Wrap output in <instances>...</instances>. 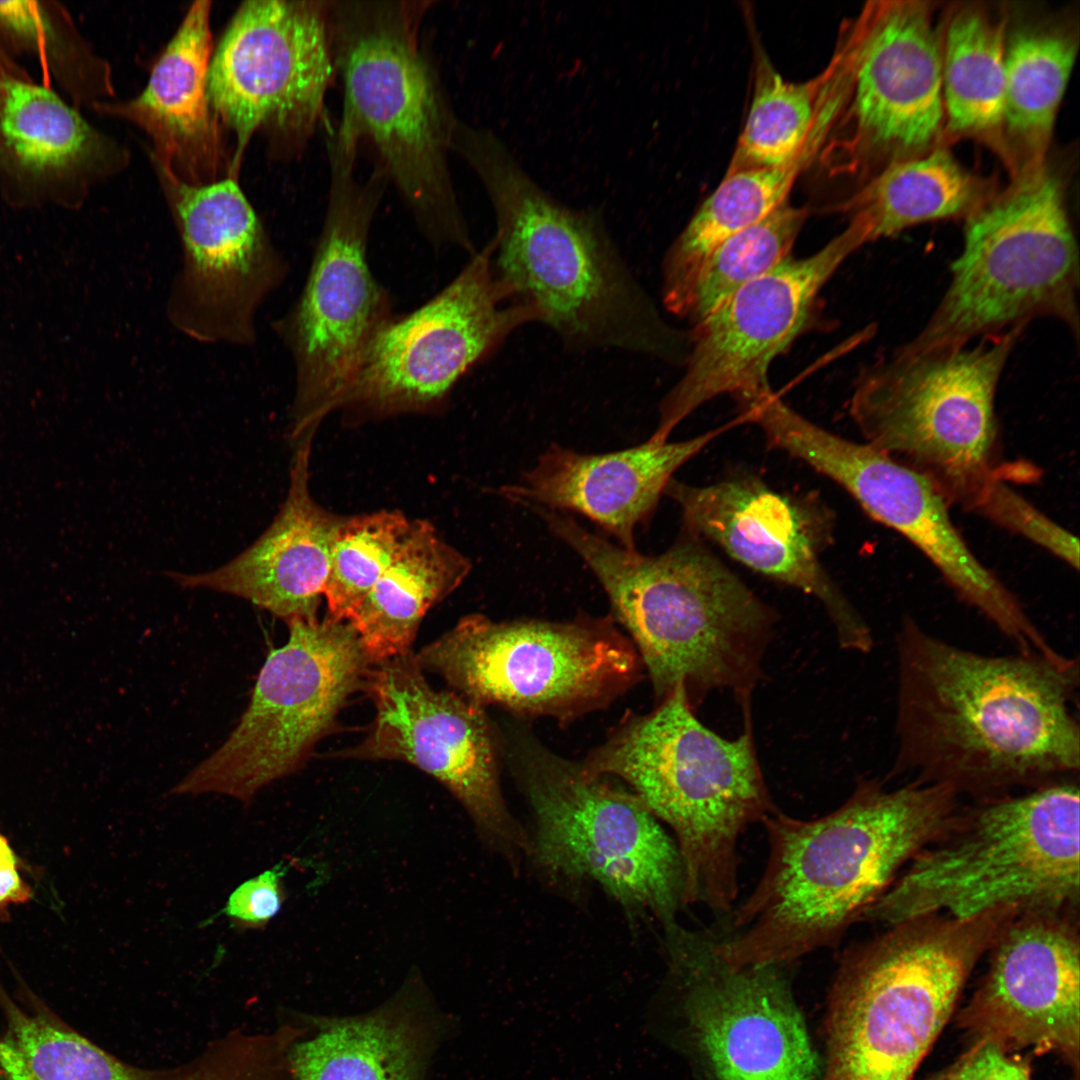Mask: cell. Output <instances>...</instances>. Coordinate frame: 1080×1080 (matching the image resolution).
I'll return each instance as SVG.
<instances>
[{
    "instance_id": "1",
    "label": "cell",
    "mask_w": 1080,
    "mask_h": 1080,
    "mask_svg": "<svg viewBox=\"0 0 1080 1080\" xmlns=\"http://www.w3.org/2000/svg\"><path fill=\"white\" fill-rule=\"evenodd\" d=\"M896 754L889 778L974 801L1078 776V658L962 648L904 616L895 637Z\"/></svg>"
},
{
    "instance_id": "2",
    "label": "cell",
    "mask_w": 1080,
    "mask_h": 1080,
    "mask_svg": "<svg viewBox=\"0 0 1080 1080\" xmlns=\"http://www.w3.org/2000/svg\"><path fill=\"white\" fill-rule=\"evenodd\" d=\"M948 787L860 780L839 808L816 820L779 810L764 824V873L733 911L732 934L712 937L728 965L783 966L835 946L959 809Z\"/></svg>"
},
{
    "instance_id": "3",
    "label": "cell",
    "mask_w": 1080,
    "mask_h": 1080,
    "mask_svg": "<svg viewBox=\"0 0 1080 1080\" xmlns=\"http://www.w3.org/2000/svg\"><path fill=\"white\" fill-rule=\"evenodd\" d=\"M451 152L481 180L496 220V278L571 351L616 350L683 366L689 332L671 325L598 209L545 192L490 130L458 120Z\"/></svg>"
},
{
    "instance_id": "4",
    "label": "cell",
    "mask_w": 1080,
    "mask_h": 1080,
    "mask_svg": "<svg viewBox=\"0 0 1080 1080\" xmlns=\"http://www.w3.org/2000/svg\"><path fill=\"white\" fill-rule=\"evenodd\" d=\"M536 514L601 584L657 703L678 686L694 709L715 689L750 701L776 614L699 538L686 534L647 556L589 532L567 513L539 508Z\"/></svg>"
},
{
    "instance_id": "5",
    "label": "cell",
    "mask_w": 1080,
    "mask_h": 1080,
    "mask_svg": "<svg viewBox=\"0 0 1080 1080\" xmlns=\"http://www.w3.org/2000/svg\"><path fill=\"white\" fill-rule=\"evenodd\" d=\"M733 740L703 725L683 686L647 714L628 712L580 762L592 777L615 776L674 832L684 871L683 904L732 910L737 845L750 825L778 809L757 759L750 703Z\"/></svg>"
},
{
    "instance_id": "6",
    "label": "cell",
    "mask_w": 1080,
    "mask_h": 1080,
    "mask_svg": "<svg viewBox=\"0 0 1080 1080\" xmlns=\"http://www.w3.org/2000/svg\"><path fill=\"white\" fill-rule=\"evenodd\" d=\"M405 1H329L337 127L367 144L425 240L436 250L477 251L449 166L457 118L420 46Z\"/></svg>"
},
{
    "instance_id": "7",
    "label": "cell",
    "mask_w": 1080,
    "mask_h": 1080,
    "mask_svg": "<svg viewBox=\"0 0 1080 1080\" xmlns=\"http://www.w3.org/2000/svg\"><path fill=\"white\" fill-rule=\"evenodd\" d=\"M1009 920L911 918L848 949L832 984L822 1080H911Z\"/></svg>"
},
{
    "instance_id": "8",
    "label": "cell",
    "mask_w": 1080,
    "mask_h": 1080,
    "mask_svg": "<svg viewBox=\"0 0 1080 1080\" xmlns=\"http://www.w3.org/2000/svg\"><path fill=\"white\" fill-rule=\"evenodd\" d=\"M1079 793L1074 776L958 809L860 920L888 927L1007 905L1079 908Z\"/></svg>"
},
{
    "instance_id": "9",
    "label": "cell",
    "mask_w": 1080,
    "mask_h": 1080,
    "mask_svg": "<svg viewBox=\"0 0 1080 1080\" xmlns=\"http://www.w3.org/2000/svg\"><path fill=\"white\" fill-rule=\"evenodd\" d=\"M1024 329L964 345L898 346L865 367L849 413L865 443L925 476L948 504L971 509L998 479L996 393Z\"/></svg>"
},
{
    "instance_id": "10",
    "label": "cell",
    "mask_w": 1080,
    "mask_h": 1080,
    "mask_svg": "<svg viewBox=\"0 0 1080 1080\" xmlns=\"http://www.w3.org/2000/svg\"><path fill=\"white\" fill-rule=\"evenodd\" d=\"M1079 248L1063 184L1046 163L1018 174L965 219L949 283L911 347L964 345L1060 321L1078 341Z\"/></svg>"
},
{
    "instance_id": "11",
    "label": "cell",
    "mask_w": 1080,
    "mask_h": 1080,
    "mask_svg": "<svg viewBox=\"0 0 1080 1080\" xmlns=\"http://www.w3.org/2000/svg\"><path fill=\"white\" fill-rule=\"evenodd\" d=\"M329 188L303 288L273 323L294 370L290 439L313 436L338 411L373 339L394 315L389 291L368 257L371 227L388 181L374 168L357 175L356 144L326 133Z\"/></svg>"
},
{
    "instance_id": "12",
    "label": "cell",
    "mask_w": 1080,
    "mask_h": 1080,
    "mask_svg": "<svg viewBox=\"0 0 1080 1080\" xmlns=\"http://www.w3.org/2000/svg\"><path fill=\"white\" fill-rule=\"evenodd\" d=\"M415 656L424 671L479 706L559 724L607 708L644 675L611 614L565 621L470 614Z\"/></svg>"
},
{
    "instance_id": "13",
    "label": "cell",
    "mask_w": 1080,
    "mask_h": 1080,
    "mask_svg": "<svg viewBox=\"0 0 1080 1080\" xmlns=\"http://www.w3.org/2000/svg\"><path fill=\"white\" fill-rule=\"evenodd\" d=\"M502 752L536 823V860L553 874L598 882L630 909L648 910L664 928L682 903L681 856L634 793L587 775L580 762L512 723Z\"/></svg>"
},
{
    "instance_id": "14",
    "label": "cell",
    "mask_w": 1080,
    "mask_h": 1080,
    "mask_svg": "<svg viewBox=\"0 0 1080 1080\" xmlns=\"http://www.w3.org/2000/svg\"><path fill=\"white\" fill-rule=\"evenodd\" d=\"M287 642L271 650L250 702L226 741L171 793H219L248 804L271 782L297 771L334 726L374 664L348 621L294 617Z\"/></svg>"
},
{
    "instance_id": "15",
    "label": "cell",
    "mask_w": 1080,
    "mask_h": 1080,
    "mask_svg": "<svg viewBox=\"0 0 1080 1080\" xmlns=\"http://www.w3.org/2000/svg\"><path fill=\"white\" fill-rule=\"evenodd\" d=\"M492 254L490 239L441 291L385 323L339 410L368 419L441 409L469 371L537 323L535 311L496 278Z\"/></svg>"
},
{
    "instance_id": "16",
    "label": "cell",
    "mask_w": 1080,
    "mask_h": 1080,
    "mask_svg": "<svg viewBox=\"0 0 1080 1080\" xmlns=\"http://www.w3.org/2000/svg\"><path fill=\"white\" fill-rule=\"evenodd\" d=\"M334 74L329 1L243 2L212 54L208 77L212 109L233 138L229 177L238 180L255 133L266 137L272 155L301 152Z\"/></svg>"
},
{
    "instance_id": "17",
    "label": "cell",
    "mask_w": 1080,
    "mask_h": 1080,
    "mask_svg": "<svg viewBox=\"0 0 1080 1080\" xmlns=\"http://www.w3.org/2000/svg\"><path fill=\"white\" fill-rule=\"evenodd\" d=\"M151 162L181 245L166 303L169 322L200 343L254 344L256 314L285 281L288 261L238 180L192 185Z\"/></svg>"
},
{
    "instance_id": "18",
    "label": "cell",
    "mask_w": 1080,
    "mask_h": 1080,
    "mask_svg": "<svg viewBox=\"0 0 1080 1080\" xmlns=\"http://www.w3.org/2000/svg\"><path fill=\"white\" fill-rule=\"evenodd\" d=\"M363 688L374 720L339 757L412 764L446 787L490 843L504 852L527 848L502 795V741L484 707L433 688L412 650L373 664Z\"/></svg>"
},
{
    "instance_id": "19",
    "label": "cell",
    "mask_w": 1080,
    "mask_h": 1080,
    "mask_svg": "<svg viewBox=\"0 0 1080 1080\" xmlns=\"http://www.w3.org/2000/svg\"><path fill=\"white\" fill-rule=\"evenodd\" d=\"M773 445L839 484L871 518L906 538L958 598L992 622L1017 650L1042 642V632L1014 593L975 556L954 525L949 504L925 476L797 412L778 422Z\"/></svg>"
},
{
    "instance_id": "20",
    "label": "cell",
    "mask_w": 1080,
    "mask_h": 1080,
    "mask_svg": "<svg viewBox=\"0 0 1080 1080\" xmlns=\"http://www.w3.org/2000/svg\"><path fill=\"white\" fill-rule=\"evenodd\" d=\"M868 242L864 229L849 222L817 252L791 256L693 325L684 371L660 401L649 439L667 441L680 422L718 396L740 403L771 390L772 362L808 328L828 280Z\"/></svg>"
},
{
    "instance_id": "21",
    "label": "cell",
    "mask_w": 1080,
    "mask_h": 1080,
    "mask_svg": "<svg viewBox=\"0 0 1080 1080\" xmlns=\"http://www.w3.org/2000/svg\"><path fill=\"white\" fill-rule=\"evenodd\" d=\"M666 940L717 1080H817V1057L782 966L732 967L715 953L712 935L680 926Z\"/></svg>"
},
{
    "instance_id": "22",
    "label": "cell",
    "mask_w": 1080,
    "mask_h": 1080,
    "mask_svg": "<svg viewBox=\"0 0 1080 1080\" xmlns=\"http://www.w3.org/2000/svg\"><path fill=\"white\" fill-rule=\"evenodd\" d=\"M981 983L958 1017L975 1040L1055 1053L1079 1076V908L1020 910L988 951Z\"/></svg>"
},
{
    "instance_id": "23",
    "label": "cell",
    "mask_w": 1080,
    "mask_h": 1080,
    "mask_svg": "<svg viewBox=\"0 0 1080 1080\" xmlns=\"http://www.w3.org/2000/svg\"><path fill=\"white\" fill-rule=\"evenodd\" d=\"M664 494L680 508L686 534L708 539L749 569L818 599L842 648L868 653V624L820 561L825 522L807 505L759 480L692 486L672 478Z\"/></svg>"
},
{
    "instance_id": "24",
    "label": "cell",
    "mask_w": 1080,
    "mask_h": 1080,
    "mask_svg": "<svg viewBox=\"0 0 1080 1080\" xmlns=\"http://www.w3.org/2000/svg\"><path fill=\"white\" fill-rule=\"evenodd\" d=\"M920 1L873 2L852 42L853 111L862 145L909 155L944 126L942 39Z\"/></svg>"
},
{
    "instance_id": "25",
    "label": "cell",
    "mask_w": 1080,
    "mask_h": 1080,
    "mask_svg": "<svg viewBox=\"0 0 1080 1080\" xmlns=\"http://www.w3.org/2000/svg\"><path fill=\"white\" fill-rule=\"evenodd\" d=\"M129 162L128 149L76 107L12 58L0 61V189L7 198L79 204Z\"/></svg>"
},
{
    "instance_id": "26",
    "label": "cell",
    "mask_w": 1080,
    "mask_h": 1080,
    "mask_svg": "<svg viewBox=\"0 0 1080 1080\" xmlns=\"http://www.w3.org/2000/svg\"><path fill=\"white\" fill-rule=\"evenodd\" d=\"M715 431L676 441L650 439L627 449L585 454L552 444L503 497L523 506L574 512L601 527L627 550L650 519L674 472L699 453Z\"/></svg>"
},
{
    "instance_id": "27",
    "label": "cell",
    "mask_w": 1080,
    "mask_h": 1080,
    "mask_svg": "<svg viewBox=\"0 0 1080 1080\" xmlns=\"http://www.w3.org/2000/svg\"><path fill=\"white\" fill-rule=\"evenodd\" d=\"M211 1L191 4L155 62L145 88L92 109L127 120L150 138L153 159L192 185L229 176L231 154L209 98L213 54Z\"/></svg>"
},
{
    "instance_id": "28",
    "label": "cell",
    "mask_w": 1080,
    "mask_h": 1080,
    "mask_svg": "<svg viewBox=\"0 0 1080 1080\" xmlns=\"http://www.w3.org/2000/svg\"><path fill=\"white\" fill-rule=\"evenodd\" d=\"M311 442L295 444L285 501L250 546L214 570L168 576L184 588L243 598L285 622L317 616L333 542L345 517L327 511L310 494Z\"/></svg>"
},
{
    "instance_id": "29",
    "label": "cell",
    "mask_w": 1080,
    "mask_h": 1080,
    "mask_svg": "<svg viewBox=\"0 0 1080 1080\" xmlns=\"http://www.w3.org/2000/svg\"><path fill=\"white\" fill-rule=\"evenodd\" d=\"M412 992L299 1040L302 1034L288 1052L293 1080H423L431 1031Z\"/></svg>"
},
{
    "instance_id": "30",
    "label": "cell",
    "mask_w": 1080,
    "mask_h": 1080,
    "mask_svg": "<svg viewBox=\"0 0 1080 1080\" xmlns=\"http://www.w3.org/2000/svg\"><path fill=\"white\" fill-rule=\"evenodd\" d=\"M472 568L428 521L412 520L394 560L349 623L373 663L411 651L427 611L454 591Z\"/></svg>"
},
{
    "instance_id": "31",
    "label": "cell",
    "mask_w": 1080,
    "mask_h": 1080,
    "mask_svg": "<svg viewBox=\"0 0 1080 1080\" xmlns=\"http://www.w3.org/2000/svg\"><path fill=\"white\" fill-rule=\"evenodd\" d=\"M1077 47L1064 23L1028 22L1006 33L1002 158L1013 176L1045 164Z\"/></svg>"
},
{
    "instance_id": "32",
    "label": "cell",
    "mask_w": 1080,
    "mask_h": 1080,
    "mask_svg": "<svg viewBox=\"0 0 1080 1080\" xmlns=\"http://www.w3.org/2000/svg\"><path fill=\"white\" fill-rule=\"evenodd\" d=\"M994 193L944 148L896 159L837 206L869 242L915 225L969 217Z\"/></svg>"
},
{
    "instance_id": "33",
    "label": "cell",
    "mask_w": 1080,
    "mask_h": 1080,
    "mask_svg": "<svg viewBox=\"0 0 1080 1080\" xmlns=\"http://www.w3.org/2000/svg\"><path fill=\"white\" fill-rule=\"evenodd\" d=\"M811 150L780 166L726 174L664 256L661 298L668 312L683 317L697 273L720 243L788 200Z\"/></svg>"
},
{
    "instance_id": "34",
    "label": "cell",
    "mask_w": 1080,
    "mask_h": 1080,
    "mask_svg": "<svg viewBox=\"0 0 1080 1080\" xmlns=\"http://www.w3.org/2000/svg\"><path fill=\"white\" fill-rule=\"evenodd\" d=\"M1006 26L984 8L961 7L942 41L946 133L979 137L1002 157Z\"/></svg>"
},
{
    "instance_id": "35",
    "label": "cell",
    "mask_w": 1080,
    "mask_h": 1080,
    "mask_svg": "<svg viewBox=\"0 0 1080 1080\" xmlns=\"http://www.w3.org/2000/svg\"><path fill=\"white\" fill-rule=\"evenodd\" d=\"M0 1007L3 1080H155L159 1074L122 1062L41 1003L20 1005L1 987Z\"/></svg>"
},
{
    "instance_id": "36",
    "label": "cell",
    "mask_w": 1080,
    "mask_h": 1080,
    "mask_svg": "<svg viewBox=\"0 0 1080 1080\" xmlns=\"http://www.w3.org/2000/svg\"><path fill=\"white\" fill-rule=\"evenodd\" d=\"M0 45L10 55L31 56L76 108H93L115 94L109 63L56 1H0Z\"/></svg>"
},
{
    "instance_id": "37",
    "label": "cell",
    "mask_w": 1080,
    "mask_h": 1080,
    "mask_svg": "<svg viewBox=\"0 0 1080 1080\" xmlns=\"http://www.w3.org/2000/svg\"><path fill=\"white\" fill-rule=\"evenodd\" d=\"M823 80L790 82L760 61L749 113L726 174L780 166L810 147Z\"/></svg>"
},
{
    "instance_id": "38",
    "label": "cell",
    "mask_w": 1080,
    "mask_h": 1080,
    "mask_svg": "<svg viewBox=\"0 0 1080 1080\" xmlns=\"http://www.w3.org/2000/svg\"><path fill=\"white\" fill-rule=\"evenodd\" d=\"M808 210L786 200L761 221L720 243L697 273L683 318L695 325L740 288L790 258Z\"/></svg>"
},
{
    "instance_id": "39",
    "label": "cell",
    "mask_w": 1080,
    "mask_h": 1080,
    "mask_svg": "<svg viewBox=\"0 0 1080 1080\" xmlns=\"http://www.w3.org/2000/svg\"><path fill=\"white\" fill-rule=\"evenodd\" d=\"M412 520L399 511L345 517L333 542L323 596L328 614L349 621L390 566Z\"/></svg>"
},
{
    "instance_id": "40",
    "label": "cell",
    "mask_w": 1080,
    "mask_h": 1080,
    "mask_svg": "<svg viewBox=\"0 0 1080 1080\" xmlns=\"http://www.w3.org/2000/svg\"><path fill=\"white\" fill-rule=\"evenodd\" d=\"M300 1029L271 1033L230 1032L192 1063L155 1080H293L288 1052Z\"/></svg>"
},
{
    "instance_id": "41",
    "label": "cell",
    "mask_w": 1080,
    "mask_h": 1080,
    "mask_svg": "<svg viewBox=\"0 0 1080 1080\" xmlns=\"http://www.w3.org/2000/svg\"><path fill=\"white\" fill-rule=\"evenodd\" d=\"M971 512L1026 538L1073 569H1078V538L1011 488L1007 481H995L976 502Z\"/></svg>"
},
{
    "instance_id": "42",
    "label": "cell",
    "mask_w": 1080,
    "mask_h": 1080,
    "mask_svg": "<svg viewBox=\"0 0 1080 1080\" xmlns=\"http://www.w3.org/2000/svg\"><path fill=\"white\" fill-rule=\"evenodd\" d=\"M284 873L279 863L232 892L223 913L235 928L263 929L278 914L286 898Z\"/></svg>"
},
{
    "instance_id": "43",
    "label": "cell",
    "mask_w": 1080,
    "mask_h": 1080,
    "mask_svg": "<svg viewBox=\"0 0 1080 1080\" xmlns=\"http://www.w3.org/2000/svg\"><path fill=\"white\" fill-rule=\"evenodd\" d=\"M955 1080H1030L1028 1061L1010 1055L990 1039L975 1040L973 1046L951 1066Z\"/></svg>"
},
{
    "instance_id": "44",
    "label": "cell",
    "mask_w": 1080,
    "mask_h": 1080,
    "mask_svg": "<svg viewBox=\"0 0 1080 1080\" xmlns=\"http://www.w3.org/2000/svg\"><path fill=\"white\" fill-rule=\"evenodd\" d=\"M31 897L32 889L21 875L16 854L0 834V919H7L10 906L25 903Z\"/></svg>"
},
{
    "instance_id": "45",
    "label": "cell",
    "mask_w": 1080,
    "mask_h": 1080,
    "mask_svg": "<svg viewBox=\"0 0 1080 1080\" xmlns=\"http://www.w3.org/2000/svg\"><path fill=\"white\" fill-rule=\"evenodd\" d=\"M927 1080H955V1077H954L953 1070H952V1068L950 1066L949 1068H947L943 1072H940L937 1075H934L933 1077H931V1078H929Z\"/></svg>"
}]
</instances>
